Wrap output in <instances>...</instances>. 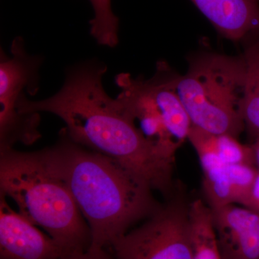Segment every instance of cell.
Masks as SVG:
<instances>
[{
	"label": "cell",
	"mask_w": 259,
	"mask_h": 259,
	"mask_svg": "<svg viewBox=\"0 0 259 259\" xmlns=\"http://www.w3.org/2000/svg\"><path fill=\"white\" fill-rule=\"evenodd\" d=\"M51 170L64 181L92 234L91 248H105L160 207L144 179L115 158L69 139L41 150Z\"/></svg>",
	"instance_id": "2"
},
{
	"label": "cell",
	"mask_w": 259,
	"mask_h": 259,
	"mask_svg": "<svg viewBox=\"0 0 259 259\" xmlns=\"http://www.w3.org/2000/svg\"><path fill=\"white\" fill-rule=\"evenodd\" d=\"M254 152L255 161L257 166H258V169L259 170V137L256 138V141L254 144L252 146Z\"/></svg>",
	"instance_id": "17"
},
{
	"label": "cell",
	"mask_w": 259,
	"mask_h": 259,
	"mask_svg": "<svg viewBox=\"0 0 259 259\" xmlns=\"http://www.w3.org/2000/svg\"><path fill=\"white\" fill-rule=\"evenodd\" d=\"M94 10L90 34L99 45L114 48L119 42V18L112 9L111 0H90Z\"/></svg>",
	"instance_id": "14"
},
{
	"label": "cell",
	"mask_w": 259,
	"mask_h": 259,
	"mask_svg": "<svg viewBox=\"0 0 259 259\" xmlns=\"http://www.w3.org/2000/svg\"><path fill=\"white\" fill-rule=\"evenodd\" d=\"M188 140L198 155L203 172L225 165L255 163L253 147L241 144L231 135L209 134L192 127Z\"/></svg>",
	"instance_id": "11"
},
{
	"label": "cell",
	"mask_w": 259,
	"mask_h": 259,
	"mask_svg": "<svg viewBox=\"0 0 259 259\" xmlns=\"http://www.w3.org/2000/svg\"><path fill=\"white\" fill-rule=\"evenodd\" d=\"M212 212L223 259H259V214L234 204Z\"/></svg>",
	"instance_id": "9"
},
{
	"label": "cell",
	"mask_w": 259,
	"mask_h": 259,
	"mask_svg": "<svg viewBox=\"0 0 259 259\" xmlns=\"http://www.w3.org/2000/svg\"><path fill=\"white\" fill-rule=\"evenodd\" d=\"M245 65L244 97L241 116L244 125L259 137V36L246 47L243 56Z\"/></svg>",
	"instance_id": "13"
},
{
	"label": "cell",
	"mask_w": 259,
	"mask_h": 259,
	"mask_svg": "<svg viewBox=\"0 0 259 259\" xmlns=\"http://www.w3.org/2000/svg\"><path fill=\"white\" fill-rule=\"evenodd\" d=\"M120 93L117 100L128 112L136 127L164 157L175 162L179 146L172 138L164 115L148 88L146 79L121 73L115 77Z\"/></svg>",
	"instance_id": "7"
},
{
	"label": "cell",
	"mask_w": 259,
	"mask_h": 259,
	"mask_svg": "<svg viewBox=\"0 0 259 259\" xmlns=\"http://www.w3.org/2000/svg\"><path fill=\"white\" fill-rule=\"evenodd\" d=\"M192 259H223L212 209L202 199L190 202Z\"/></svg>",
	"instance_id": "12"
},
{
	"label": "cell",
	"mask_w": 259,
	"mask_h": 259,
	"mask_svg": "<svg viewBox=\"0 0 259 259\" xmlns=\"http://www.w3.org/2000/svg\"><path fill=\"white\" fill-rule=\"evenodd\" d=\"M174 84L192 127L212 134L238 138L244 127L241 116L245 65L243 57L205 53L191 61Z\"/></svg>",
	"instance_id": "4"
},
{
	"label": "cell",
	"mask_w": 259,
	"mask_h": 259,
	"mask_svg": "<svg viewBox=\"0 0 259 259\" xmlns=\"http://www.w3.org/2000/svg\"><path fill=\"white\" fill-rule=\"evenodd\" d=\"M59 259H117L114 258L109 254L105 248H91L82 252V253H74L62 257Z\"/></svg>",
	"instance_id": "15"
},
{
	"label": "cell",
	"mask_w": 259,
	"mask_h": 259,
	"mask_svg": "<svg viewBox=\"0 0 259 259\" xmlns=\"http://www.w3.org/2000/svg\"><path fill=\"white\" fill-rule=\"evenodd\" d=\"M10 54L0 52V151L18 143L30 146L41 137L40 113H20L19 106L27 95L38 92L44 59L29 54L20 36L13 40Z\"/></svg>",
	"instance_id": "5"
},
{
	"label": "cell",
	"mask_w": 259,
	"mask_h": 259,
	"mask_svg": "<svg viewBox=\"0 0 259 259\" xmlns=\"http://www.w3.org/2000/svg\"><path fill=\"white\" fill-rule=\"evenodd\" d=\"M243 207L251 209L259 214V170L249 197Z\"/></svg>",
	"instance_id": "16"
},
{
	"label": "cell",
	"mask_w": 259,
	"mask_h": 259,
	"mask_svg": "<svg viewBox=\"0 0 259 259\" xmlns=\"http://www.w3.org/2000/svg\"><path fill=\"white\" fill-rule=\"evenodd\" d=\"M0 193L13 199L19 213L44 228L68 254L90 249V227L67 186L51 169L41 151H0Z\"/></svg>",
	"instance_id": "3"
},
{
	"label": "cell",
	"mask_w": 259,
	"mask_h": 259,
	"mask_svg": "<svg viewBox=\"0 0 259 259\" xmlns=\"http://www.w3.org/2000/svg\"><path fill=\"white\" fill-rule=\"evenodd\" d=\"M190 203L175 197L112 242L117 259H192Z\"/></svg>",
	"instance_id": "6"
},
{
	"label": "cell",
	"mask_w": 259,
	"mask_h": 259,
	"mask_svg": "<svg viewBox=\"0 0 259 259\" xmlns=\"http://www.w3.org/2000/svg\"><path fill=\"white\" fill-rule=\"evenodd\" d=\"M223 36L240 41L259 36V0H191Z\"/></svg>",
	"instance_id": "10"
},
{
	"label": "cell",
	"mask_w": 259,
	"mask_h": 259,
	"mask_svg": "<svg viewBox=\"0 0 259 259\" xmlns=\"http://www.w3.org/2000/svg\"><path fill=\"white\" fill-rule=\"evenodd\" d=\"M107 71L106 65L94 60L72 66L57 93L39 101L26 97L19 111L58 116L74 142L123 163L153 190L171 194L175 162L164 157L136 127L120 102L109 96L102 83Z\"/></svg>",
	"instance_id": "1"
},
{
	"label": "cell",
	"mask_w": 259,
	"mask_h": 259,
	"mask_svg": "<svg viewBox=\"0 0 259 259\" xmlns=\"http://www.w3.org/2000/svg\"><path fill=\"white\" fill-rule=\"evenodd\" d=\"M68 255L52 237L15 212L0 193V259H59Z\"/></svg>",
	"instance_id": "8"
}]
</instances>
